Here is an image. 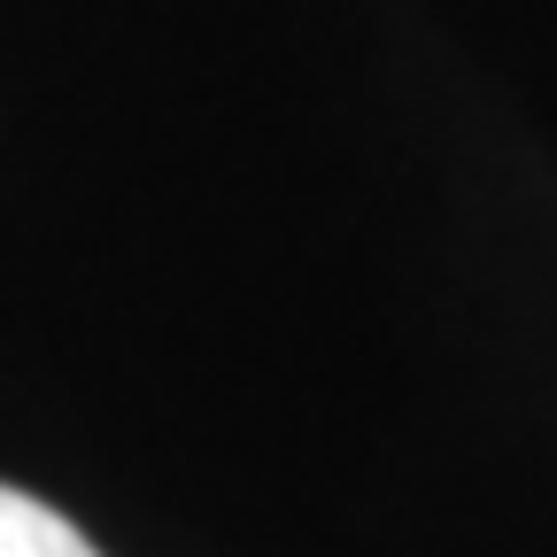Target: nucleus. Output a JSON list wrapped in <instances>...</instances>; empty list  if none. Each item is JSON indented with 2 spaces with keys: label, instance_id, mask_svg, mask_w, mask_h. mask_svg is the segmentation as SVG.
I'll list each match as a JSON object with an SVG mask.
<instances>
[{
  "label": "nucleus",
  "instance_id": "obj_1",
  "mask_svg": "<svg viewBox=\"0 0 557 557\" xmlns=\"http://www.w3.org/2000/svg\"><path fill=\"white\" fill-rule=\"evenodd\" d=\"M0 557H101L62 511H47L24 487H0Z\"/></svg>",
  "mask_w": 557,
  "mask_h": 557
}]
</instances>
